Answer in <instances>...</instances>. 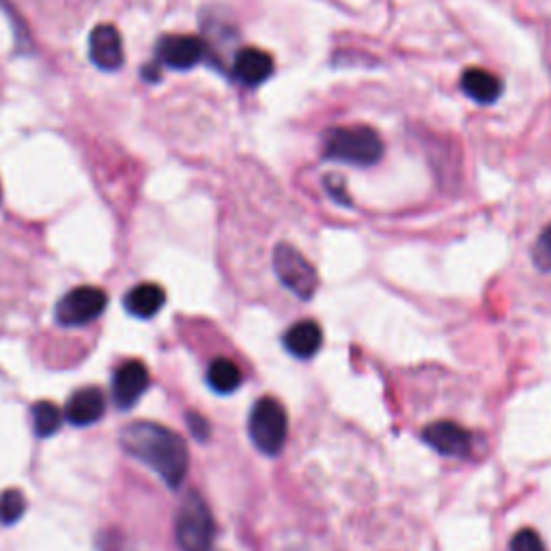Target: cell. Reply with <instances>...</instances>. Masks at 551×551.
<instances>
[{"mask_svg":"<svg viewBox=\"0 0 551 551\" xmlns=\"http://www.w3.org/2000/svg\"><path fill=\"white\" fill-rule=\"evenodd\" d=\"M274 272L300 300H310L319 289V276L304 254L291 244H278L274 250Z\"/></svg>","mask_w":551,"mask_h":551,"instance_id":"5","label":"cell"},{"mask_svg":"<svg viewBox=\"0 0 551 551\" xmlns=\"http://www.w3.org/2000/svg\"><path fill=\"white\" fill-rule=\"evenodd\" d=\"M274 72V59L270 52L259 48L239 50L233 61V76L244 87H259Z\"/></svg>","mask_w":551,"mask_h":551,"instance_id":"12","label":"cell"},{"mask_svg":"<svg viewBox=\"0 0 551 551\" xmlns=\"http://www.w3.org/2000/svg\"><path fill=\"white\" fill-rule=\"evenodd\" d=\"M106 414V397L100 388L76 390L65 405V418L74 427H89Z\"/></svg>","mask_w":551,"mask_h":551,"instance_id":"11","label":"cell"},{"mask_svg":"<svg viewBox=\"0 0 551 551\" xmlns=\"http://www.w3.org/2000/svg\"><path fill=\"white\" fill-rule=\"evenodd\" d=\"M282 343H285L291 356L308 360L321 349L323 332L319 328V323H315V321H300L285 332Z\"/></svg>","mask_w":551,"mask_h":551,"instance_id":"15","label":"cell"},{"mask_svg":"<svg viewBox=\"0 0 551 551\" xmlns=\"http://www.w3.org/2000/svg\"><path fill=\"white\" fill-rule=\"evenodd\" d=\"M186 420H188V429H190V433L196 437V440H199V442H207V440H209V433H211L209 422H207L201 414L190 412V414L186 416Z\"/></svg>","mask_w":551,"mask_h":551,"instance_id":"21","label":"cell"},{"mask_svg":"<svg viewBox=\"0 0 551 551\" xmlns=\"http://www.w3.org/2000/svg\"><path fill=\"white\" fill-rule=\"evenodd\" d=\"M242 371L239 366L229 358H216L207 369V384L209 388L218 394H231L239 386H242Z\"/></svg>","mask_w":551,"mask_h":551,"instance_id":"16","label":"cell"},{"mask_svg":"<svg viewBox=\"0 0 551 551\" xmlns=\"http://www.w3.org/2000/svg\"><path fill=\"white\" fill-rule=\"evenodd\" d=\"M121 448L143 461L171 489H179L190 468V452L183 437L158 422L140 420L127 425L119 435Z\"/></svg>","mask_w":551,"mask_h":551,"instance_id":"1","label":"cell"},{"mask_svg":"<svg viewBox=\"0 0 551 551\" xmlns=\"http://www.w3.org/2000/svg\"><path fill=\"white\" fill-rule=\"evenodd\" d=\"M422 442L446 457H468L472 452V435L450 420L431 422L422 431Z\"/></svg>","mask_w":551,"mask_h":551,"instance_id":"8","label":"cell"},{"mask_svg":"<svg viewBox=\"0 0 551 551\" xmlns=\"http://www.w3.org/2000/svg\"><path fill=\"white\" fill-rule=\"evenodd\" d=\"M166 304V291L155 282H143L125 295V310L132 317L151 319L160 313Z\"/></svg>","mask_w":551,"mask_h":551,"instance_id":"14","label":"cell"},{"mask_svg":"<svg viewBox=\"0 0 551 551\" xmlns=\"http://www.w3.org/2000/svg\"><path fill=\"white\" fill-rule=\"evenodd\" d=\"M326 147V158L356 164V166H373L384 155V140L366 125H349L334 127L323 140Z\"/></svg>","mask_w":551,"mask_h":551,"instance_id":"2","label":"cell"},{"mask_svg":"<svg viewBox=\"0 0 551 551\" xmlns=\"http://www.w3.org/2000/svg\"><path fill=\"white\" fill-rule=\"evenodd\" d=\"M89 54L91 61L104 69V72H117L125 63L123 56V41L115 26L102 24L97 26L89 37Z\"/></svg>","mask_w":551,"mask_h":551,"instance_id":"10","label":"cell"},{"mask_svg":"<svg viewBox=\"0 0 551 551\" xmlns=\"http://www.w3.org/2000/svg\"><path fill=\"white\" fill-rule=\"evenodd\" d=\"M26 511V498L20 489H7L0 493V524L13 526Z\"/></svg>","mask_w":551,"mask_h":551,"instance_id":"18","label":"cell"},{"mask_svg":"<svg viewBox=\"0 0 551 551\" xmlns=\"http://www.w3.org/2000/svg\"><path fill=\"white\" fill-rule=\"evenodd\" d=\"M248 435L252 444L267 457L280 455L289 435L287 409L274 397H263L254 403L248 418Z\"/></svg>","mask_w":551,"mask_h":551,"instance_id":"3","label":"cell"},{"mask_svg":"<svg viewBox=\"0 0 551 551\" xmlns=\"http://www.w3.org/2000/svg\"><path fill=\"white\" fill-rule=\"evenodd\" d=\"M108 306V295L97 287H76L56 304V321L65 328H80L100 317Z\"/></svg>","mask_w":551,"mask_h":551,"instance_id":"6","label":"cell"},{"mask_svg":"<svg viewBox=\"0 0 551 551\" xmlns=\"http://www.w3.org/2000/svg\"><path fill=\"white\" fill-rule=\"evenodd\" d=\"M532 261L541 272H551V224H547L541 235L536 237L532 248Z\"/></svg>","mask_w":551,"mask_h":551,"instance_id":"19","label":"cell"},{"mask_svg":"<svg viewBox=\"0 0 551 551\" xmlns=\"http://www.w3.org/2000/svg\"><path fill=\"white\" fill-rule=\"evenodd\" d=\"M0 201H3V190H0Z\"/></svg>","mask_w":551,"mask_h":551,"instance_id":"23","label":"cell"},{"mask_svg":"<svg viewBox=\"0 0 551 551\" xmlns=\"http://www.w3.org/2000/svg\"><path fill=\"white\" fill-rule=\"evenodd\" d=\"M33 416V429L39 437H50L59 433L63 425V412L52 401H39L31 409Z\"/></svg>","mask_w":551,"mask_h":551,"instance_id":"17","label":"cell"},{"mask_svg":"<svg viewBox=\"0 0 551 551\" xmlns=\"http://www.w3.org/2000/svg\"><path fill=\"white\" fill-rule=\"evenodd\" d=\"M205 56V44L194 35H166L158 41V59L166 65L186 72L199 65Z\"/></svg>","mask_w":551,"mask_h":551,"instance_id":"9","label":"cell"},{"mask_svg":"<svg viewBox=\"0 0 551 551\" xmlns=\"http://www.w3.org/2000/svg\"><path fill=\"white\" fill-rule=\"evenodd\" d=\"M323 186H326V190L330 192V196H332V199H334L336 203H341V205H351L349 196H347V192H345V181H343L341 177H334V175H330V177L323 179Z\"/></svg>","mask_w":551,"mask_h":551,"instance_id":"22","label":"cell"},{"mask_svg":"<svg viewBox=\"0 0 551 551\" xmlns=\"http://www.w3.org/2000/svg\"><path fill=\"white\" fill-rule=\"evenodd\" d=\"M511 551H545V545H543V539L539 536V532L524 528L513 536Z\"/></svg>","mask_w":551,"mask_h":551,"instance_id":"20","label":"cell"},{"mask_svg":"<svg viewBox=\"0 0 551 551\" xmlns=\"http://www.w3.org/2000/svg\"><path fill=\"white\" fill-rule=\"evenodd\" d=\"M149 369L145 362L127 360L112 375V399L119 409H132L149 388Z\"/></svg>","mask_w":551,"mask_h":551,"instance_id":"7","label":"cell"},{"mask_svg":"<svg viewBox=\"0 0 551 551\" xmlns=\"http://www.w3.org/2000/svg\"><path fill=\"white\" fill-rule=\"evenodd\" d=\"M461 89L465 95L470 97V100H474L478 104H485V106L498 102V97L504 91L502 80L496 74L487 72V69H483V67L465 69L461 76Z\"/></svg>","mask_w":551,"mask_h":551,"instance_id":"13","label":"cell"},{"mask_svg":"<svg viewBox=\"0 0 551 551\" xmlns=\"http://www.w3.org/2000/svg\"><path fill=\"white\" fill-rule=\"evenodd\" d=\"M216 524L207 502L196 491H190L181 502L175 521V536L181 551H211Z\"/></svg>","mask_w":551,"mask_h":551,"instance_id":"4","label":"cell"}]
</instances>
